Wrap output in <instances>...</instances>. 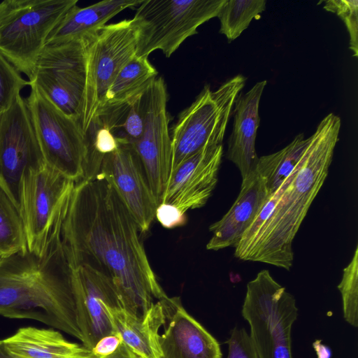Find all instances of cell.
Wrapping results in <instances>:
<instances>
[{"label": "cell", "instance_id": "e0dca14e", "mask_svg": "<svg viewBox=\"0 0 358 358\" xmlns=\"http://www.w3.org/2000/svg\"><path fill=\"white\" fill-rule=\"evenodd\" d=\"M222 155V145L207 146L182 162L171 173L159 204L184 215L203 206L217 185Z\"/></svg>", "mask_w": 358, "mask_h": 358}, {"label": "cell", "instance_id": "cb8c5ba5", "mask_svg": "<svg viewBox=\"0 0 358 358\" xmlns=\"http://www.w3.org/2000/svg\"><path fill=\"white\" fill-rule=\"evenodd\" d=\"M27 249L17 201L0 178V257Z\"/></svg>", "mask_w": 358, "mask_h": 358}, {"label": "cell", "instance_id": "f1b7e54d", "mask_svg": "<svg viewBox=\"0 0 358 358\" xmlns=\"http://www.w3.org/2000/svg\"><path fill=\"white\" fill-rule=\"evenodd\" d=\"M29 81L0 52V115L10 107L22 89L29 86Z\"/></svg>", "mask_w": 358, "mask_h": 358}, {"label": "cell", "instance_id": "ba28073f", "mask_svg": "<svg viewBox=\"0 0 358 358\" xmlns=\"http://www.w3.org/2000/svg\"><path fill=\"white\" fill-rule=\"evenodd\" d=\"M29 83L26 101L44 162L74 182L83 179L87 145L79 122Z\"/></svg>", "mask_w": 358, "mask_h": 358}, {"label": "cell", "instance_id": "7402d4cb", "mask_svg": "<svg viewBox=\"0 0 358 358\" xmlns=\"http://www.w3.org/2000/svg\"><path fill=\"white\" fill-rule=\"evenodd\" d=\"M148 88L127 101L103 106L94 118L108 129L118 142L134 145L144 129Z\"/></svg>", "mask_w": 358, "mask_h": 358}, {"label": "cell", "instance_id": "4fadbf2b", "mask_svg": "<svg viewBox=\"0 0 358 358\" xmlns=\"http://www.w3.org/2000/svg\"><path fill=\"white\" fill-rule=\"evenodd\" d=\"M167 98L164 79L156 78L147 90V109L143 134L133 145L158 205L171 169L172 145L166 109Z\"/></svg>", "mask_w": 358, "mask_h": 358}, {"label": "cell", "instance_id": "5bb4252c", "mask_svg": "<svg viewBox=\"0 0 358 358\" xmlns=\"http://www.w3.org/2000/svg\"><path fill=\"white\" fill-rule=\"evenodd\" d=\"M43 161L26 99L20 94L0 115V178L17 203L22 174Z\"/></svg>", "mask_w": 358, "mask_h": 358}, {"label": "cell", "instance_id": "5b68a950", "mask_svg": "<svg viewBox=\"0 0 358 358\" xmlns=\"http://www.w3.org/2000/svg\"><path fill=\"white\" fill-rule=\"evenodd\" d=\"M226 0H142L132 19L137 31L136 55L157 50L169 57L200 25L217 17Z\"/></svg>", "mask_w": 358, "mask_h": 358}, {"label": "cell", "instance_id": "603a6c76", "mask_svg": "<svg viewBox=\"0 0 358 358\" xmlns=\"http://www.w3.org/2000/svg\"><path fill=\"white\" fill-rule=\"evenodd\" d=\"M157 73L148 57L135 55L122 67L108 89L104 105L120 103L131 99L145 90Z\"/></svg>", "mask_w": 358, "mask_h": 358}, {"label": "cell", "instance_id": "d6986e66", "mask_svg": "<svg viewBox=\"0 0 358 358\" xmlns=\"http://www.w3.org/2000/svg\"><path fill=\"white\" fill-rule=\"evenodd\" d=\"M266 83V80L257 83L246 93L239 94L234 105L227 158L237 166L242 180L255 171L258 162L255 141L260 122L259 108Z\"/></svg>", "mask_w": 358, "mask_h": 358}, {"label": "cell", "instance_id": "52a82bcc", "mask_svg": "<svg viewBox=\"0 0 358 358\" xmlns=\"http://www.w3.org/2000/svg\"><path fill=\"white\" fill-rule=\"evenodd\" d=\"M78 0H17L0 23V52L31 82L47 39Z\"/></svg>", "mask_w": 358, "mask_h": 358}, {"label": "cell", "instance_id": "3957f363", "mask_svg": "<svg viewBox=\"0 0 358 358\" xmlns=\"http://www.w3.org/2000/svg\"><path fill=\"white\" fill-rule=\"evenodd\" d=\"M341 125L334 113L321 120L267 220L252 238L235 247L236 258L289 270L293 240L327 176Z\"/></svg>", "mask_w": 358, "mask_h": 358}, {"label": "cell", "instance_id": "83f0119b", "mask_svg": "<svg viewBox=\"0 0 358 358\" xmlns=\"http://www.w3.org/2000/svg\"><path fill=\"white\" fill-rule=\"evenodd\" d=\"M342 299L344 320L354 327H358V247L343 269L342 279L338 285Z\"/></svg>", "mask_w": 358, "mask_h": 358}, {"label": "cell", "instance_id": "2e32d148", "mask_svg": "<svg viewBox=\"0 0 358 358\" xmlns=\"http://www.w3.org/2000/svg\"><path fill=\"white\" fill-rule=\"evenodd\" d=\"M72 281L82 343L91 350L101 338L117 334L105 306L124 308L122 296L112 278L88 266L72 269Z\"/></svg>", "mask_w": 358, "mask_h": 358}, {"label": "cell", "instance_id": "9c48e42d", "mask_svg": "<svg viewBox=\"0 0 358 358\" xmlns=\"http://www.w3.org/2000/svg\"><path fill=\"white\" fill-rule=\"evenodd\" d=\"M86 82L80 124L85 132L105 104L106 94L136 55L137 31L131 20L106 24L87 37Z\"/></svg>", "mask_w": 358, "mask_h": 358}, {"label": "cell", "instance_id": "7a4b0ae2", "mask_svg": "<svg viewBox=\"0 0 358 358\" xmlns=\"http://www.w3.org/2000/svg\"><path fill=\"white\" fill-rule=\"evenodd\" d=\"M68 194L42 252L26 249L0 257V315L38 320L82 342L72 268L61 239Z\"/></svg>", "mask_w": 358, "mask_h": 358}, {"label": "cell", "instance_id": "484cf974", "mask_svg": "<svg viewBox=\"0 0 358 358\" xmlns=\"http://www.w3.org/2000/svg\"><path fill=\"white\" fill-rule=\"evenodd\" d=\"M108 316L115 331L122 342L140 358H156L143 317L134 315L122 306L112 307L106 304Z\"/></svg>", "mask_w": 358, "mask_h": 358}, {"label": "cell", "instance_id": "8fae6325", "mask_svg": "<svg viewBox=\"0 0 358 358\" xmlns=\"http://www.w3.org/2000/svg\"><path fill=\"white\" fill-rule=\"evenodd\" d=\"M86 65V38L47 44L36 62L31 82L64 113L79 122Z\"/></svg>", "mask_w": 358, "mask_h": 358}, {"label": "cell", "instance_id": "ffe728a7", "mask_svg": "<svg viewBox=\"0 0 358 358\" xmlns=\"http://www.w3.org/2000/svg\"><path fill=\"white\" fill-rule=\"evenodd\" d=\"M3 341L12 358H87L92 355L83 345L70 342L51 329L23 327Z\"/></svg>", "mask_w": 358, "mask_h": 358}, {"label": "cell", "instance_id": "4316f807", "mask_svg": "<svg viewBox=\"0 0 358 358\" xmlns=\"http://www.w3.org/2000/svg\"><path fill=\"white\" fill-rule=\"evenodd\" d=\"M265 8V0H226L217 16L220 32L229 41L236 39Z\"/></svg>", "mask_w": 358, "mask_h": 358}, {"label": "cell", "instance_id": "d4e9b609", "mask_svg": "<svg viewBox=\"0 0 358 358\" xmlns=\"http://www.w3.org/2000/svg\"><path fill=\"white\" fill-rule=\"evenodd\" d=\"M309 141L310 138H305L303 134H299L280 150L259 157L257 165L266 178L270 196L293 171Z\"/></svg>", "mask_w": 358, "mask_h": 358}, {"label": "cell", "instance_id": "277c9868", "mask_svg": "<svg viewBox=\"0 0 358 358\" xmlns=\"http://www.w3.org/2000/svg\"><path fill=\"white\" fill-rule=\"evenodd\" d=\"M298 310L294 296L268 270L248 283L241 315L258 358H293L292 329Z\"/></svg>", "mask_w": 358, "mask_h": 358}, {"label": "cell", "instance_id": "836d02e7", "mask_svg": "<svg viewBox=\"0 0 358 358\" xmlns=\"http://www.w3.org/2000/svg\"><path fill=\"white\" fill-rule=\"evenodd\" d=\"M87 358H140L133 351H131L124 343L122 342L119 345L115 351L113 353L103 356L95 357L93 355Z\"/></svg>", "mask_w": 358, "mask_h": 358}, {"label": "cell", "instance_id": "d590c367", "mask_svg": "<svg viewBox=\"0 0 358 358\" xmlns=\"http://www.w3.org/2000/svg\"><path fill=\"white\" fill-rule=\"evenodd\" d=\"M0 358H12L6 350L3 340H0Z\"/></svg>", "mask_w": 358, "mask_h": 358}, {"label": "cell", "instance_id": "30bf717a", "mask_svg": "<svg viewBox=\"0 0 358 358\" xmlns=\"http://www.w3.org/2000/svg\"><path fill=\"white\" fill-rule=\"evenodd\" d=\"M143 316L156 358H222L218 341L187 313L180 298L157 300Z\"/></svg>", "mask_w": 358, "mask_h": 358}, {"label": "cell", "instance_id": "9a60e30c", "mask_svg": "<svg viewBox=\"0 0 358 358\" xmlns=\"http://www.w3.org/2000/svg\"><path fill=\"white\" fill-rule=\"evenodd\" d=\"M96 176L113 185L141 233L147 232L155 217L158 203L134 145L118 142L117 148L103 157Z\"/></svg>", "mask_w": 358, "mask_h": 358}, {"label": "cell", "instance_id": "8992f818", "mask_svg": "<svg viewBox=\"0 0 358 358\" xmlns=\"http://www.w3.org/2000/svg\"><path fill=\"white\" fill-rule=\"evenodd\" d=\"M246 80L244 76L238 74L215 91L206 85L194 101L179 115L171 135V173L205 147L222 145L235 101Z\"/></svg>", "mask_w": 358, "mask_h": 358}, {"label": "cell", "instance_id": "e575fe53", "mask_svg": "<svg viewBox=\"0 0 358 358\" xmlns=\"http://www.w3.org/2000/svg\"><path fill=\"white\" fill-rule=\"evenodd\" d=\"M16 2L17 0H6L0 3V23L13 9Z\"/></svg>", "mask_w": 358, "mask_h": 358}, {"label": "cell", "instance_id": "44dd1931", "mask_svg": "<svg viewBox=\"0 0 358 358\" xmlns=\"http://www.w3.org/2000/svg\"><path fill=\"white\" fill-rule=\"evenodd\" d=\"M142 0H105L91 6L72 7L49 35L46 45L90 36L123 10L138 6Z\"/></svg>", "mask_w": 358, "mask_h": 358}, {"label": "cell", "instance_id": "ac0fdd59", "mask_svg": "<svg viewBox=\"0 0 358 358\" xmlns=\"http://www.w3.org/2000/svg\"><path fill=\"white\" fill-rule=\"evenodd\" d=\"M270 196L266 178L256 165L255 171L242 180L238 196L230 209L210 226L212 236L207 250L235 248Z\"/></svg>", "mask_w": 358, "mask_h": 358}, {"label": "cell", "instance_id": "4dcf8cb0", "mask_svg": "<svg viewBox=\"0 0 358 358\" xmlns=\"http://www.w3.org/2000/svg\"><path fill=\"white\" fill-rule=\"evenodd\" d=\"M226 343L228 347L227 358H258L249 334L243 327L231 329Z\"/></svg>", "mask_w": 358, "mask_h": 358}, {"label": "cell", "instance_id": "1f68e13d", "mask_svg": "<svg viewBox=\"0 0 358 358\" xmlns=\"http://www.w3.org/2000/svg\"><path fill=\"white\" fill-rule=\"evenodd\" d=\"M155 217L164 227L167 229L180 227L186 222V215L181 214L172 206L164 203L158 205Z\"/></svg>", "mask_w": 358, "mask_h": 358}, {"label": "cell", "instance_id": "f546056e", "mask_svg": "<svg viewBox=\"0 0 358 358\" xmlns=\"http://www.w3.org/2000/svg\"><path fill=\"white\" fill-rule=\"evenodd\" d=\"M324 8L336 14L344 22L350 36V48L352 56H358V1L329 0Z\"/></svg>", "mask_w": 358, "mask_h": 358}, {"label": "cell", "instance_id": "6da1fadb", "mask_svg": "<svg viewBox=\"0 0 358 358\" xmlns=\"http://www.w3.org/2000/svg\"><path fill=\"white\" fill-rule=\"evenodd\" d=\"M138 226L113 185L96 176L75 182L61 226L72 269L88 266L110 278L124 308L142 317L154 299L167 296L151 267Z\"/></svg>", "mask_w": 358, "mask_h": 358}, {"label": "cell", "instance_id": "d6a6232c", "mask_svg": "<svg viewBox=\"0 0 358 358\" xmlns=\"http://www.w3.org/2000/svg\"><path fill=\"white\" fill-rule=\"evenodd\" d=\"M122 343L118 334L108 335L101 338L91 350L95 357H103L113 353Z\"/></svg>", "mask_w": 358, "mask_h": 358}, {"label": "cell", "instance_id": "7c38bea8", "mask_svg": "<svg viewBox=\"0 0 358 358\" xmlns=\"http://www.w3.org/2000/svg\"><path fill=\"white\" fill-rule=\"evenodd\" d=\"M74 183L44 161L23 172L18 205L28 250L43 251L59 207Z\"/></svg>", "mask_w": 358, "mask_h": 358}]
</instances>
